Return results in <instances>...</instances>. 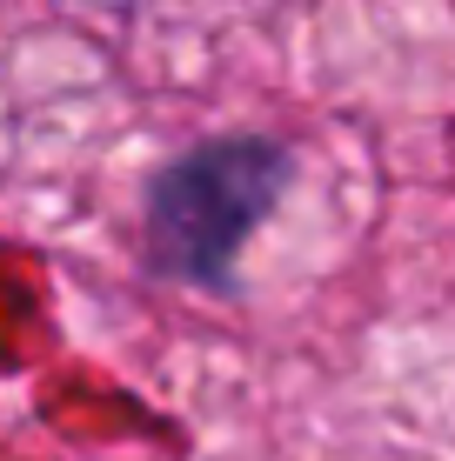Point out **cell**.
Returning <instances> with one entry per match:
<instances>
[{
  "mask_svg": "<svg viewBox=\"0 0 455 461\" xmlns=\"http://www.w3.org/2000/svg\"><path fill=\"white\" fill-rule=\"evenodd\" d=\"M302 154L268 127H222L141 181V267L168 288L241 301V254L288 201Z\"/></svg>",
  "mask_w": 455,
  "mask_h": 461,
  "instance_id": "6da1fadb",
  "label": "cell"
}]
</instances>
